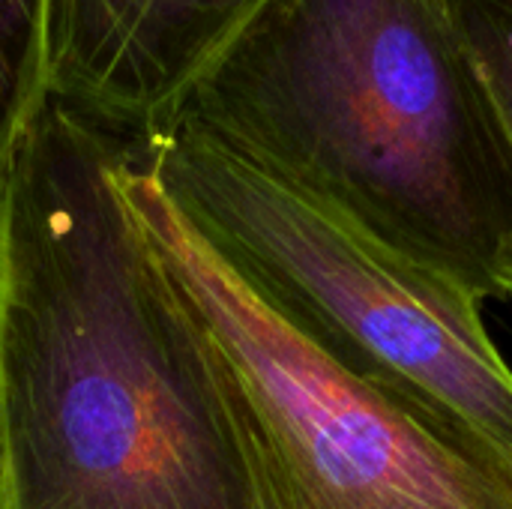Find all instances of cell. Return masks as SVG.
Wrapping results in <instances>:
<instances>
[{"label":"cell","instance_id":"1","mask_svg":"<svg viewBox=\"0 0 512 509\" xmlns=\"http://www.w3.org/2000/svg\"><path fill=\"white\" fill-rule=\"evenodd\" d=\"M129 150L48 96L0 174L9 509H258L204 342L126 198Z\"/></svg>","mask_w":512,"mask_h":509},{"label":"cell","instance_id":"2","mask_svg":"<svg viewBox=\"0 0 512 509\" xmlns=\"http://www.w3.org/2000/svg\"><path fill=\"white\" fill-rule=\"evenodd\" d=\"M177 123L501 297L512 138L450 0H267Z\"/></svg>","mask_w":512,"mask_h":509},{"label":"cell","instance_id":"3","mask_svg":"<svg viewBox=\"0 0 512 509\" xmlns=\"http://www.w3.org/2000/svg\"><path fill=\"white\" fill-rule=\"evenodd\" d=\"M123 189L204 342L258 509H512V456L291 327L183 219L135 147Z\"/></svg>","mask_w":512,"mask_h":509},{"label":"cell","instance_id":"4","mask_svg":"<svg viewBox=\"0 0 512 509\" xmlns=\"http://www.w3.org/2000/svg\"><path fill=\"white\" fill-rule=\"evenodd\" d=\"M141 159L207 246L342 366L459 417L512 456V366L483 297L177 123Z\"/></svg>","mask_w":512,"mask_h":509},{"label":"cell","instance_id":"5","mask_svg":"<svg viewBox=\"0 0 512 509\" xmlns=\"http://www.w3.org/2000/svg\"><path fill=\"white\" fill-rule=\"evenodd\" d=\"M264 3L48 0V96L144 147Z\"/></svg>","mask_w":512,"mask_h":509},{"label":"cell","instance_id":"6","mask_svg":"<svg viewBox=\"0 0 512 509\" xmlns=\"http://www.w3.org/2000/svg\"><path fill=\"white\" fill-rule=\"evenodd\" d=\"M48 99V0H0V174Z\"/></svg>","mask_w":512,"mask_h":509},{"label":"cell","instance_id":"7","mask_svg":"<svg viewBox=\"0 0 512 509\" xmlns=\"http://www.w3.org/2000/svg\"><path fill=\"white\" fill-rule=\"evenodd\" d=\"M450 9L512 138V0H450ZM498 294L512 300V249L498 270Z\"/></svg>","mask_w":512,"mask_h":509},{"label":"cell","instance_id":"8","mask_svg":"<svg viewBox=\"0 0 512 509\" xmlns=\"http://www.w3.org/2000/svg\"><path fill=\"white\" fill-rule=\"evenodd\" d=\"M0 509H9V498H6V474H3V456H0Z\"/></svg>","mask_w":512,"mask_h":509}]
</instances>
